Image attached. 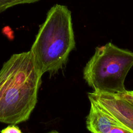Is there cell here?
Wrapping results in <instances>:
<instances>
[{"instance_id": "3957f363", "label": "cell", "mask_w": 133, "mask_h": 133, "mask_svg": "<svg viewBox=\"0 0 133 133\" xmlns=\"http://www.w3.org/2000/svg\"><path fill=\"white\" fill-rule=\"evenodd\" d=\"M133 66V52L112 43L97 47L86 64L83 77L94 91L123 94L125 78Z\"/></svg>"}, {"instance_id": "5b68a950", "label": "cell", "mask_w": 133, "mask_h": 133, "mask_svg": "<svg viewBox=\"0 0 133 133\" xmlns=\"http://www.w3.org/2000/svg\"><path fill=\"white\" fill-rule=\"evenodd\" d=\"M88 98L90 102V109L86 123L89 131L94 133H133L95 100Z\"/></svg>"}, {"instance_id": "277c9868", "label": "cell", "mask_w": 133, "mask_h": 133, "mask_svg": "<svg viewBox=\"0 0 133 133\" xmlns=\"http://www.w3.org/2000/svg\"><path fill=\"white\" fill-rule=\"evenodd\" d=\"M88 97L95 100L119 123L133 132V103L119 94L93 91L88 94Z\"/></svg>"}, {"instance_id": "52a82bcc", "label": "cell", "mask_w": 133, "mask_h": 133, "mask_svg": "<svg viewBox=\"0 0 133 133\" xmlns=\"http://www.w3.org/2000/svg\"><path fill=\"white\" fill-rule=\"evenodd\" d=\"M2 133H9V132H16L20 133L22 132L20 128L15 124H9L6 127L3 128L1 131Z\"/></svg>"}, {"instance_id": "7a4b0ae2", "label": "cell", "mask_w": 133, "mask_h": 133, "mask_svg": "<svg viewBox=\"0 0 133 133\" xmlns=\"http://www.w3.org/2000/svg\"><path fill=\"white\" fill-rule=\"evenodd\" d=\"M75 46L71 12L66 6L56 4L39 26L30 49L42 74L61 69Z\"/></svg>"}, {"instance_id": "ba28073f", "label": "cell", "mask_w": 133, "mask_h": 133, "mask_svg": "<svg viewBox=\"0 0 133 133\" xmlns=\"http://www.w3.org/2000/svg\"><path fill=\"white\" fill-rule=\"evenodd\" d=\"M119 94H121L124 98L133 103V91L127 90L125 93Z\"/></svg>"}, {"instance_id": "8992f818", "label": "cell", "mask_w": 133, "mask_h": 133, "mask_svg": "<svg viewBox=\"0 0 133 133\" xmlns=\"http://www.w3.org/2000/svg\"><path fill=\"white\" fill-rule=\"evenodd\" d=\"M40 1L41 0H0V14L16 5L33 3Z\"/></svg>"}, {"instance_id": "6da1fadb", "label": "cell", "mask_w": 133, "mask_h": 133, "mask_svg": "<svg viewBox=\"0 0 133 133\" xmlns=\"http://www.w3.org/2000/svg\"><path fill=\"white\" fill-rule=\"evenodd\" d=\"M43 74L30 50L11 56L0 70V122L28 121L37 102Z\"/></svg>"}]
</instances>
